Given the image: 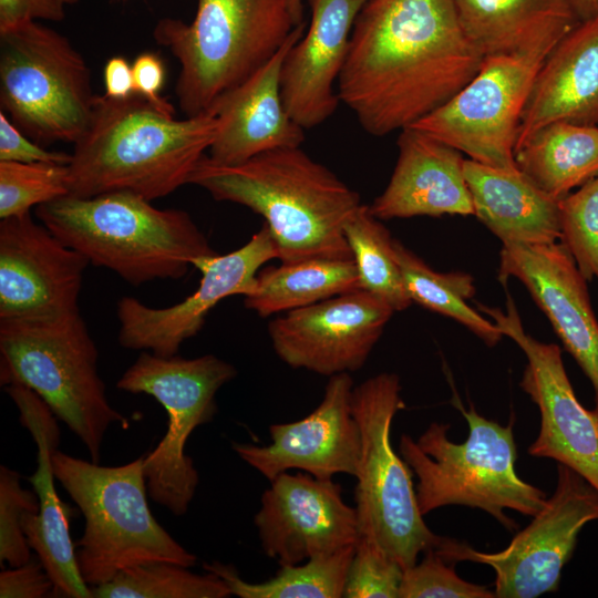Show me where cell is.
Segmentation results:
<instances>
[{
    "instance_id": "cell-45",
    "label": "cell",
    "mask_w": 598,
    "mask_h": 598,
    "mask_svg": "<svg viewBox=\"0 0 598 598\" xmlns=\"http://www.w3.org/2000/svg\"><path fill=\"white\" fill-rule=\"evenodd\" d=\"M292 17L297 24L303 23L302 0H287Z\"/></svg>"
},
{
    "instance_id": "cell-2",
    "label": "cell",
    "mask_w": 598,
    "mask_h": 598,
    "mask_svg": "<svg viewBox=\"0 0 598 598\" xmlns=\"http://www.w3.org/2000/svg\"><path fill=\"white\" fill-rule=\"evenodd\" d=\"M188 184L260 215L281 262L352 259L344 225L362 205L360 196L300 147L265 152L237 164L205 155Z\"/></svg>"
},
{
    "instance_id": "cell-43",
    "label": "cell",
    "mask_w": 598,
    "mask_h": 598,
    "mask_svg": "<svg viewBox=\"0 0 598 598\" xmlns=\"http://www.w3.org/2000/svg\"><path fill=\"white\" fill-rule=\"evenodd\" d=\"M105 95L126 99L134 93L132 64L121 55L112 56L104 66Z\"/></svg>"
},
{
    "instance_id": "cell-4",
    "label": "cell",
    "mask_w": 598,
    "mask_h": 598,
    "mask_svg": "<svg viewBox=\"0 0 598 598\" xmlns=\"http://www.w3.org/2000/svg\"><path fill=\"white\" fill-rule=\"evenodd\" d=\"M35 215L90 264L133 286L181 279L195 260L215 254L188 213L156 208L130 192L66 195L39 205Z\"/></svg>"
},
{
    "instance_id": "cell-26",
    "label": "cell",
    "mask_w": 598,
    "mask_h": 598,
    "mask_svg": "<svg viewBox=\"0 0 598 598\" xmlns=\"http://www.w3.org/2000/svg\"><path fill=\"white\" fill-rule=\"evenodd\" d=\"M474 215L504 244H549L560 239L559 200L519 169L464 161Z\"/></svg>"
},
{
    "instance_id": "cell-32",
    "label": "cell",
    "mask_w": 598,
    "mask_h": 598,
    "mask_svg": "<svg viewBox=\"0 0 598 598\" xmlns=\"http://www.w3.org/2000/svg\"><path fill=\"white\" fill-rule=\"evenodd\" d=\"M344 236L361 289L383 300L394 311L412 305L394 256V238L370 210L361 205L344 225Z\"/></svg>"
},
{
    "instance_id": "cell-8",
    "label": "cell",
    "mask_w": 598,
    "mask_h": 598,
    "mask_svg": "<svg viewBox=\"0 0 598 598\" xmlns=\"http://www.w3.org/2000/svg\"><path fill=\"white\" fill-rule=\"evenodd\" d=\"M99 351L80 311L38 320H0V381L34 391L81 440L91 461L125 416L109 402L97 372Z\"/></svg>"
},
{
    "instance_id": "cell-5",
    "label": "cell",
    "mask_w": 598,
    "mask_h": 598,
    "mask_svg": "<svg viewBox=\"0 0 598 598\" xmlns=\"http://www.w3.org/2000/svg\"><path fill=\"white\" fill-rule=\"evenodd\" d=\"M297 25L287 0H196L190 23L162 19L153 35L178 61L175 94L184 115L194 117L213 115Z\"/></svg>"
},
{
    "instance_id": "cell-12",
    "label": "cell",
    "mask_w": 598,
    "mask_h": 598,
    "mask_svg": "<svg viewBox=\"0 0 598 598\" xmlns=\"http://www.w3.org/2000/svg\"><path fill=\"white\" fill-rule=\"evenodd\" d=\"M550 51L484 56L477 73L456 94L411 127L475 162L518 169L515 148L523 113Z\"/></svg>"
},
{
    "instance_id": "cell-40",
    "label": "cell",
    "mask_w": 598,
    "mask_h": 598,
    "mask_svg": "<svg viewBox=\"0 0 598 598\" xmlns=\"http://www.w3.org/2000/svg\"><path fill=\"white\" fill-rule=\"evenodd\" d=\"M54 584L39 558L0 573L1 598L53 597Z\"/></svg>"
},
{
    "instance_id": "cell-11",
    "label": "cell",
    "mask_w": 598,
    "mask_h": 598,
    "mask_svg": "<svg viewBox=\"0 0 598 598\" xmlns=\"http://www.w3.org/2000/svg\"><path fill=\"white\" fill-rule=\"evenodd\" d=\"M237 374L236 368L214 354L194 359L142 352L116 382L118 390L153 396L167 413V430L157 446L144 455L148 496L175 516L186 514L199 483L185 446L194 430L209 423L216 394Z\"/></svg>"
},
{
    "instance_id": "cell-3",
    "label": "cell",
    "mask_w": 598,
    "mask_h": 598,
    "mask_svg": "<svg viewBox=\"0 0 598 598\" xmlns=\"http://www.w3.org/2000/svg\"><path fill=\"white\" fill-rule=\"evenodd\" d=\"M216 115L178 120L172 104L133 93L96 95L90 124L74 143L69 195L130 192L152 202L188 184L218 133Z\"/></svg>"
},
{
    "instance_id": "cell-28",
    "label": "cell",
    "mask_w": 598,
    "mask_h": 598,
    "mask_svg": "<svg viewBox=\"0 0 598 598\" xmlns=\"http://www.w3.org/2000/svg\"><path fill=\"white\" fill-rule=\"evenodd\" d=\"M515 162L537 187L560 200L598 176V126L549 123L516 147Z\"/></svg>"
},
{
    "instance_id": "cell-6",
    "label": "cell",
    "mask_w": 598,
    "mask_h": 598,
    "mask_svg": "<svg viewBox=\"0 0 598 598\" xmlns=\"http://www.w3.org/2000/svg\"><path fill=\"white\" fill-rule=\"evenodd\" d=\"M456 408L468 425L462 443L447 437L450 424L431 423L414 441L402 434L399 451L417 477L415 487L422 515L447 505L480 508L508 530L517 527L505 509L534 516L544 506L546 494L522 480L517 458L514 421L502 425L481 415L474 406Z\"/></svg>"
},
{
    "instance_id": "cell-46",
    "label": "cell",
    "mask_w": 598,
    "mask_h": 598,
    "mask_svg": "<svg viewBox=\"0 0 598 598\" xmlns=\"http://www.w3.org/2000/svg\"><path fill=\"white\" fill-rule=\"evenodd\" d=\"M61 1H62L64 4H70V6L75 4V3L79 2V0H61Z\"/></svg>"
},
{
    "instance_id": "cell-13",
    "label": "cell",
    "mask_w": 598,
    "mask_h": 598,
    "mask_svg": "<svg viewBox=\"0 0 598 598\" xmlns=\"http://www.w3.org/2000/svg\"><path fill=\"white\" fill-rule=\"evenodd\" d=\"M597 519L598 488L557 463L554 493L507 547L483 553L445 537L436 550L454 564L465 560L492 567L498 598H535L558 590L561 569L575 551L580 530Z\"/></svg>"
},
{
    "instance_id": "cell-15",
    "label": "cell",
    "mask_w": 598,
    "mask_h": 598,
    "mask_svg": "<svg viewBox=\"0 0 598 598\" xmlns=\"http://www.w3.org/2000/svg\"><path fill=\"white\" fill-rule=\"evenodd\" d=\"M275 258H278L276 244L264 223L240 248L195 260L194 267L202 274L199 286L181 302L153 308L134 297H122L116 307L118 343L159 357L176 355L182 343L200 331L207 315L219 301L250 293L258 271Z\"/></svg>"
},
{
    "instance_id": "cell-24",
    "label": "cell",
    "mask_w": 598,
    "mask_h": 598,
    "mask_svg": "<svg viewBox=\"0 0 598 598\" xmlns=\"http://www.w3.org/2000/svg\"><path fill=\"white\" fill-rule=\"evenodd\" d=\"M398 147L391 178L369 206L377 218L474 215L461 152L411 126L401 130Z\"/></svg>"
},
{
    "instance_id": "cell-14",
    "label": "cell",
    "mask_w": 598,
    "mask_h": 598,
    "mask_svg": "<svg viewBox=\"0 0 598 598\" xmlns=\"http://www.w3.org/2000/svg\"><path fill=\"white\" fill-rule=\"evenodd\" d=\"M477 306L527 358L519 385L540 413L539 432L528 454L564 464L598 488V414L578 401L560 348L538 341L525 331L511 296L506 311Z\"/></svg>"
},
{
    "instance_id": "cell-16",
    "label": "cell",
    "mask_w": 598,
    "mask_h": 598,
    "mask_svg": "<svg viewBox=\"0 0 598 598\" xmlns=\"http://www.w3.org/2000/svg\"><path fill=\"white\" fill-rule=\"evenodd\" d=\"M393 312L359 289L277 316L268 333L287 365L332 377L364 365Z\"/></svg>"
},
{
    "instance_id": "cell-27",
    "label": "cell",
    "mask_w": 598,
    "mask_h": 598,
    "mask_svg": "<svg viewBox=\"0 0 598 598\" xmlns=\"http://www.w3.org/2000/svg\"><path fill=\"white\" fill-rule=\"evenodd\" d=\"M484 56L553 48L579 22L569 0H452Z\"/></svg>"
},
{
    "instance_id": "cell-19",
    "label": "cell",
    "mask_w": 598,
    "mask_h": 598,
    "mask_svg": "<svg viewBox=\"0 0 598 598\" xmlns=\"http://www.w3.org/2000/svg\"><path fill=\"white\" fill-rule=\"evenodd\" d=\"M350 373L330 377L319 405L303 419L269 426L270 443H233L236 454L267 480L289 470L317 478L355 476L361 456V431L352 411Z\"/></svg>"
},
{
    "instance_id": "cell-10",
    "label": "cell",
    "mask_w": 598,
    "mask_h": 598,
    "mask_svg": "<svg viewBox=\"0 0 598 598\" xmlns=\"http://www.w3.org/2000/svg\"><path fill=\"white\" fill-rule=\"evenodd\" d=\"M96 95L89 65L69 39L35 21L0 31V105L30 140L75 143Z\"/></svg>"
},
{
    "instance_id": "cell-18",
    "label": "cell",
    "mask_w": 598,
    "mask_h": 598,
    "mask_svg": "<svg viewBox=\"0 0 598 598\" xmlns=\"http://www.w3.org/2000/svg\"><path fill=\"white\" fill-rule=\"evenodd\" d=\"M254 523L265 554L280 566L301 564L355 545V507L342 487L308 473H281L262 493Z\"/></svg>"
},
{
    "instance_id": "cell-38",
    "label": "cell",
    "mask_w": 598,
    "mask_h": 598,
    "mask_svg": "<svg viewBox=\"0 0 598 598\" xmlns=\"http://www.w3.org/2000/svg\"><path fill=\"white\" fill-rule=\"evenodd\" d=\"M404 569L374 542L359 537L355 543L343 597L399 598Z\"/></svg>"
},
{
    "instance_id": "cell-7",
    "label": "cell",
    "mask_w": 598,
    "mask_h": 598,
    "mask_svg": "<svg viewBox=\"0 0 598 598\" xmlns=\"http://www.w3.org/2000/svg\"><path fill=\"white\" fill-rule=\"evenodd\" d=\"M144 455L120 466H102L59 450L52 454L56 481L84 517L75 544L82 578L90 587L140 564L165 560L193 567L197 557L154 517L147 502Z\"/></svg>"
},
{
    "instance_id": "cell-25",
    "label": "cell",
    "mask_w": 598,
    "mask_h": 598,
    "mask_svg": "<svg viewBox=\"0 0 598 598\" xmlns=\"http://www.w3.org/2000/svg\"><path fill=\"white\" fill-rule=\"evenodd\" d=\"M557 121L598 126V14L578 22L544 60L523 113L516 147Z\"/></svg>"
},
{
    "instance_id": "cell-1",
    "label": "cell",
    "mask_w": 598,
    "mask_h": 598,
    "mask_svg": "<svg viewBox=\"0 0 598 598\" xmlns=\"http://www.w3.org/2000/svg\"><path fill=\"white\" fill-rule=\"evenodd\" d=\"M483 60L452 0H367L337 91L362 128L380 137L447 102Z\"/></svg>"
},
{
    "instance_id": "cell-44",
    "label": "cell",
    "mask_w": 598,
    "mask_h": 598,
    "mask_svg": "<svg viewBox=\"0 0 598 598\" xmlns=\"http://www.w3.org/2000/svg\"><path fill=\"white\" fill-rule=\"evenodd\" d=\"M569 3L579 22L598 14V0H569Z\"/></svg>"
},
{
    "instance_id": "cell-23",
    "label": "cell",
    "mask_w": 598,
    "mask_h": 598,
    "mask_svg": "<svg viewBox=\"0 0 598 598\" xmlns=\"http://www.w3.org/2000/svg\"><path fill=\"white\" fill-rule=\"evenodd\" d=\"M305 29V23L297 25L266 64L217 103L213 115L219 127L208 150L214 162L237 164L265 152L301 146L305 130L285 107L280 72L286 54Z\"/></svg>"
},
{
    "instance_id": "cell-36",
    "label": "cell",
    "mask_w": 598,
    "mask_h": 598,
    "mask_svg": "<svg viewBox=\"0 0 598 598\" xmlns=\"http://www.w3.org/2000/svg\"><path fill=\"white\" fill-rule=\"evenodd\" d=\"M20 474L6 465L0 466V565L18 567L32 558L31 548L22 528L28 512H39L34 491L23 488Z\"/></svg>"
},
{
    "instance_id": "cell-34",
    "label": "cell",
    "mask_w": 598,
    "mask_h": 598,
    "mask_svg": "<svg viewBox=\"0 0 598 598\" xmlns=\"http://www.w3.org/2000/svg\"><path fill=\"white\" fill-rule=\"evenodd\" d=\"M69 195L68 165L0 161V218Z\"/></svg>"
},
{
    "instance_id": "cell-33",
    "label": "cell",
    "mask_w": 598,
    "mask_h": 598,
    "mask_svg": "<svg viewBox=\"0 0 598 598\" xmlns=\"http://www.w3.org/2000/svg\"><path fill=\"white\" fill-rule=\"evenodd\" d=\"M189 567L156 560L120 571L112 580L91 587L93 598H227L225 581L207 571L192 573Z\"/></svg>"
},
{
    "instance_id": "cell-31",
    "label": "cell",
    "mask_w": 598,
    "mask_h": 598,
    "mask_svg": "<svg viewBox=\"0 0 598 598\" xmlns=\"http://www.w3.org/2000/svg\"><path fill=\"white\" fill-rule=\"evenodd\" d=\"M354 547L311 558L303 565L280 566L274 577L256 584L244 580L231 565L213 561L204 564V569L220 577L231 595L240 598H340Z\"/></svg>"
},
{
    "instance_id": "cell-9",
    "label": "cell",
    "mask_w": 598,
    "mask_h": 598,
    "mask_svg": "<svg viewBox=\"0 0 598 598\" xmlns=\"http://www.w3.org/2000/svg\"><path fill=\"white\" fill-rule=\"evenodd\" d=\"M404 408L395 373H379L353 389L352 411L362 439L354 476L359 537L374 542L405 570L445 537L425 524L413 472L391 443L393 419Z\"/></svg>"
},
{
    "instance_id": "cell-41",
    "label": "cell",
    "mask_w": 598,
    "mask_h": 598,
    "mask_svg": "<svg viewBox=\"0 0 598 598\" xmlns=\"http://www.w3.org/2000/svg\"><path fill=\"white\" fill-rule=\"evenodd\" d=\"M64 6L61 0H0V31L38 19L62 21Z\"/></svg>"
},
{
    "instance_id": "cell-42",
    "label": "cell",
    "mask_w": 598,
    "mask_h": 598,
    "mask_svg": "<svg viewBox=\"0 0 598 598\" xmlns=\"http://www.w3.org/2000/svg\"><path fill=\"white\" fill-rule=\"evenodd\" d=\"M132 73L134 93L156 105L171 104L161 96L166 73L164 62L158 54L153 52L138 54L132 64Z\"/></svg>"
},
{
    "instance_id": "cell-17",
    "label": "cell",
    "mask_w": 598,
    "mask_h": 598,
    "mask_svg": "<svg viewBox=\"0 0 598 598\" xmlns=\"http://www.w3.org/2000/svg\"><path fill=\"white\" fill-rule=\"evenodd\" d=\"M90 261L31 214L0 220V320L50 319L79 310Z\"/></svg>"
},
{
    "instance_id": "cell-39",
    "label": "cell",
    "mask_w": 598,
    "mask_h": 598,
    "mask_svg": "<svg viewBox=\"0 0 598 598\" xmlns=\"http://www.w3.org/2000/svg\"><path fill=\"white\" fill-rule=\"evenodd\" d=\"M71 159V154L48 151L30 140L0 112V161L69 165Z\"/></svg>"
},
{
    "instance_id": "cell-35",
    "label": "cell",
    "mask_w": 598,
    "mask_h": 598,
    "mask_svg": "<svg viewBox=\"0 0 598 598\" xmlns=\"http://www.w3.org/2000/svg\"><path fill=\"white\" fill-rule=\"evenodd\" d=\"M560 243L578 269L598 279V176L559 200Z\"/></svg>"
},
{
    "instance_id": "cell-29",
    "label": "cell",
    "mask_w": 598,
    "mask_h": 598,
    "mask_svg": "<svg viewBox=\"0 0 598 598\" xmlns=\"http://www.w3.org/2000/svg\"><path fill=\"white\" fill-rule=\"evenodd\" d=\"M359 289L353 259L313 258L261 268L244 305L267 318Z\"/></svg>"
},
{
    "instance_id": "cell-37",
    "label": "cell",
    "mask_w": 598,
    "mask_h": 598,
    "mask_svg": "<svg viewBox=\"0 0 598 598\" xmlns=\"http://www.w3.org/2000/svg\"><path fill=\"white\" fill-rule=\"evenodd\" d=\"M403 573L399 598H494L495 591L462 579L436 549Z\"/></svg>"
},
{
    "instance_id": "cell-22",
    "label": "cell",
    "mask_w": 598,
    "mask_h": 598,
    "mask_svg": "<svg viewBox=\"0 0 598 598\" xmlns=\"http://www.w3.org/2000/svg\"><path fill=\"white\" fill-rule=\"evenodd\" d=\"M306 34L288 51L280 90L290 117L303 130L326 122L340 101L334 85L346 63L354 20L367 0H308Z\"/></svg>"
},
{
    "instance_id": "cell-21",
    "label": "cell",
    "mask_w": 598,
    "mask_h": 598,
    "mask_svg": "<svg viewBox=\"0 0 598 598\" xmlns=\"http://www.w3.org/2000/svg\"><path fill=\"white\" fill-rule=\"evenodd\" d=\"M4 391L19 411V420L32 435L37 447V470L28 477L39 499V512L25 513L22 528L28 544L37 554L54 584L53 597L92 598L91 587L79 570L75 545L70 535L74 513L55 489L52 454L60 444L56 416L31 389L11 383Z\"/></svg>"
},
{
    "instance_id": "cell-30",
    "label": "cell",
    "mask_w": 598,
    "mask_h": 598,
    "mask_svg": "<svg viewBox=\"0 0 598 598\" xmlns=\"http://www.w3.org/2000/svg\"><path fill=\"white\" fill-rule=\"evenodd\" d=\"M393 246L405 288L413 302L454 319L487 346L493 347L499 342L503 333L497 326L467 303L476 292L470 274L436 271L399 240L394 239Z\"/></svg>"
},
{
    "instance_id": "cell-20",
    "label": "cell",
    "mask_w": 598,
    "mask_h": 598,
    "mask_svg": "<svg viewBox=\"0 0 598 598\" xmlns=\"http://www.w3.org/2000/svg\"><path fill=\"white\" fill-rule=\"evenodd\" d=\"M498 278L518 279L589 379L598 414V321L587 280L561 243L504 244Z\"/></svg>"
}]
</instances>
